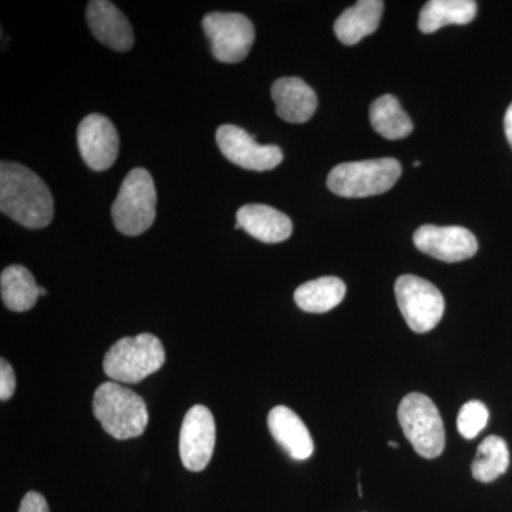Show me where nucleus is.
Wrapping results in <instances>:
<instances>
[{
    "instance_id": "obj_1",
    "label": "nucleus",
    "mask_w": 512,
    "mask_h": 512,
    "mask_svg": "<svg viewBox=\"0 0 512 512\" xmlns=\"http://www.w3.org/2000/svg\"><path fill=\"white\" fill-rule=\"evenodd\" d=\"M0 210L30 229L46 228L55 215L52 192L45 181L25 165L0 164Z\"/></svg>"
},
{
    "instance_id": "obj_2",
    "label": "nucleus",
    "mask_w": 512,
    "mask_h": 512,
    "mask_svg": "<svg viewBox=\"0 0 512 512\" xmlns=\"http://www.w3.org/2000/svg\"><path fill=\"white\" fill-rule=\"evenodd\" d=\"M93 412L104 431L114 439H136L146 431V403L137 393L120 386L119 383L107 382L97 387Z\"/></svg>"
},
{
    "instance_id": "obj_3",
    "label": "nucleus",
    "mask_w": 512,
    "mask_h": 512,
    "mask_svg": "<svg viewBox=\"0 0 512 512\" xmlns=\"http://www.w3.org/2000/svg\"><path fill=\"white\" fill-rule=\"evenodd\" d=\"M157 191L146 168H134L121 184L111 207V218L117 231L127 237L144 234L156 221Z\"/></svg>"
},
{
    "instance_id": "obj_4",
    "label": "nucleus",
    "mask_w": 512,
    "mask_h": 512,
    "mask_svg": "<svg viewBox=\"0 0 512 512\" xmlns=\"http://www.w3.org/2000/svg\"><path fill=\"white\" fill-rule=\"evenodd\" d=\"M165 363L160 339L150 333L123 338L104 356V373L116 383H140L158 372Z\"/></svg>"
},
{
    "instance_id": "obj_5",
    "label": "nucleus",
    "mask_w": 512,
    "mask_h": 512,
    "mask_svg": "<svg viewBox=\"0 0 512 512\" xmlns=\"http://www.w3.org/2000/svg\"><path fill=\"white\" fill-rule=\"evenodd\" d=\"M400 175L402 165L390 157L343 163L330 171L328 187L343 198L373 197L389 191Z\"/></svg>"
},
{
    "instance_id": "obj_6",
    "label": "nucleus",
    "mask_w": 512,
    "mask_h": 512,
    "mask_svg": "<svg viewBox=\"0 0 512 512\" xmlns=\"http://www.w3.org/2000/svg\"><path fill=\"white\" fill-rule=\"evenodd\" d=\"M400 426L414 450L424 458H437L446 447V431L439 409L430 397L410 393L399 406Z\"/></svg>"
},
{
    "instance_id": "obj_7",
    "label": "nucleus",
    "mask_w": 512,
    "mask_h": 512,
    "mask_svg": "<svg viewBox=\"0 0 512 512\" xmlns=\"http://www.w3.org/2000/svg\"><path fill=\"white\" fill-rule=\"evenodd\" d=\"M397 305L409 328L416 333L430 332L443 318L444 298L426 279L402 275L394 285Z\"/></svg>"
},
{
    "instance_id": "obj_8",
    "label": "nucleus",
    "mask_w": 512,
    "mask_h": 512,
    "mask_svg": "<svg viewBox=\"0 0 512 512\" xmlns=\"http://www.w3.org/2000/svg\"><path fill=\"white\" fill-rule=\"evenodd\" d=\"M202 29L210 40L212 56L221 63L242 62L254 45V25L241 13H208Z\"/></svg>"
},
{
    "instance_id": "obj_9",
    "label": "nucleus",
    "mask_w": 512,
    "mask_h": 512,
    "mask_svg": "<svg viewBox=\"0 0 512 512\" xmlns=\"http://www.w3.org/2000/svg\"><path fill=\"white\" fill-rule=\"evenodd\" d=\"M217 144L227 160L245 170H274L284 160L281 148L256 143L251 134L234 124L218 128Z\"/></svg>"
},
{
    "instance_id": "obj_10",
    "label": "nucleus",
    "mask_w": 512,
    "mask_h": 512,
    "mask_svg": "<svg viewBox=\"0 0 512 512\" xmlns=\"http://www.w3.org/2000/svg\"><path fill=\"white\" fill-rule=\"evenodd\" d=\"M215 447L214 416L202 404L185 414L180 433V457L184 467L200 473L210 463Z\"/></svg>"
},
{
    "instance_id": "obj_11",
    "label": "nucleus",
    "mask_w": 512,
    "mask_h": 512,
    "mask_svg": "<svg viewBox=\"0 0 512 512\" xmlns=\"http://www.w3.org/2000/svg\"><path fill=\"white\" fill-rule=\"evenodd\" d=\"M77 146L87 167L106 171L113 167L119 156L120 138L107 117L90 114L77 128Z\"/></svg>"
},
{
    "instance_id": "obj_12",
    "label": "nucleus",
    "mask_w": 512,
    "mask_h": 512,
    "mask_svg": "<svg viewBox=\"0 0 512 512\" xmlns=\"http://www.w3.org/2000/svg\"><path fill=\"white\" fill-rule=\"evenodd\" d=\"M414 245L423 254L444 262H460L473 258L478 251L477 238L467 228L451 225H423L414 232Z\"/></svg>"
},
{
    "instance_id": "obj_13",
    "label": "nucleus",
    "mask_w": 512,
    "mask_h": 512,
    "mask_svg": "<svg viewBox=\"0 0 512 512\" xmlns=\"http://www.w3.org/2000/svg\"><path fill=\"white\" fill-rule=\"evenodd\" d=\"M87 23L101 45L116 52H127L134 46V33L124 13L107 0H93L87 6Z\"/></svg>"
},
{
    "instance_id": "obj_14",
    "label": "nucleus",
    "mask_w": 512,
    "mask_h": 512,
    "mask_svg": "<svg viewBox=\"0 0 512 512\" xmlns=\"http://www.w3.org/2000/svg\"><path fill=\"white\" fill-rule=\"evenodd\" d=\"M276 114L292 124L306 123L318 109V97L308 83L299 77H281L272 84Z\"/></svg>"
},
{
    "instance_id": "obj_15",
    "label": "nucleus",
    "mask_w": 512,
    "mask_h": 512,
    "mask_svg": "<svg viewBox=\"0 0 512 512\" xmlns=\"http://www.w3.org/2000/svg\"><path fill=\"white\" fill-rule=\"evenodd\" d=\"M237 224L251 237L265 244L284 242L291 237L293 231L288 215L262 204H249L239 208Z\"/></svg>"
},
{
    "instance_id": "obj_16",
    "label": "nucleus",
    "mask_w": 512,
    "mask_h": 512,
    "mask_svg": "<svg viewBox=\"0 0 512 512\" xmlns=\"http://www.w3.org/2000/svg\"><path fill=\"white\" fill-rule=\"evenodd\" d=\"M268 427L276 443L296 461H305L312 456L315 444L308 427L293 410L276 406L268 416Z\"/></svg>"
},
{
    "instance_id": "obj_17",
    "label": "nucleus",
    "mask_w": 512,
    "mask_h": 512,
    "mask_svg": "<svg viewBox=\"0 0 512 512\" xmlns=\"http://www.w3.org/2000/svg\"><path fill=\"white\" fill-rule=\"evenodd\" d=\"M384 3L380 0H360L336 19L335 35L343 45H357L373 35L382 20Z\"/></svg>"
},
{
    "instance_id": "obj_18",
    "label": "nucleus",
    "mask_w": 512,
    "mask_h": 512,
    "mask_svg": "<svg viewBox=\"0 0 512 512\" xmlns=\"http://www.w3.org/2000/svg\"><path fill=\"white\" fill-rule=\"evenodd\" d=\"M477 15L473 0H430L420 12L419 29L430 35L448 25H467Z\"/></svg>"
},
{
    "instance_id": "obj_19",
    "label": "nucleus",
    "mask_w": 512,
    "mask_h": 512,
    "mask_svg": "<svg viewBox=\"0 0 512 512\" xmlns=\"http://www.w3.org/2000/svg\"><path fill=\"white\" fill-rule=\"evenodd\" d=\"M346 285L335 276H323L299 286L295 291L296 305L308 313H326L345 299Z\"/></svg>"
},
{
    "instance_id": "obj_20",
    "label": "nucleus",
    "mask_w": 512,
    "mask_h": 512,
    "mask_svg": "<svg viewBox=\"0 0 512 512\" xmlns=\"http://www.w3.org/2000/svg\"><path fill=\"white\" fill-rule=\"evenodd\" d=\"M2 301L13 312H26L36 305L40 298V286L35 276L22 265L8 266L0 276Z\"/></svg>"
},
{
    "instance_id": "obj_21",
    "label": "nucleus",
    "mask_w": 512,
    "mask_h": 512,
    "mask_svg": "<svg viewBox=\"0 0 512 512\" xmlns=\"http://www.w3.org/2000/svg\"><path fill=\"white\" fill-rule=\"evenodd\" d=\"M370 124L386 140H403L413 131V121L392 94H384L370 106Z\"/></svg>"
},
{
    "instance_id": "obj_22",
    "label": "nucleus",
    "mask_w": 512,
    "mask_h": 512,
    "mask_svg": "<svg viewBox=\"0 0 512 512\" xmlns=\"http://www.w3.org/2000/svg\"><path fill=\"white\" fill-rule=\"evenodd\" d=\"M508 467H510V450L507 443L501 437L490 436L478 446L471 471L477 481L487 484L503 476Z\"/></svg>"
},
{
    "instance_id": "obj_23",
    "label": "nucleus",
    "mask_w": 512,
    "mask_h": 512,
    "mask_svg": "<svg viewBox=\"0 0 512 512\" xmlns=\"http://www.w3.org/2000/svg\"><path fill=\"white\" fill-rule=\"evenodd\" d=\"M488 417H490V413H488L487 406L484 403L478 402V400H471V402L464 404L460 409V413H458V433L464 439H474L487 426Z\"/></svg>"
},
{
    "instance_id": "obj_24",
    "label": "nucleus",
    "mask_w": 512,
    "mask_h": 512,
    "mask_svg": "<svg viewBox=\"0 0 512 512\" xmlns=\"http://www.w3.org/2000/svg\"><path fill=\"white\" fill-rule=\"evenodd\" d=\"M16 376L8 360H0V399L6 402L15 394Z\"/></svg>"
},
{
    "instance_id": "obj_25",
    "label": "nucleus",
    "mask_w": 512,
    "mask_h": 512,
    "mask_svg": "<svg viewBox=\"0 0 512 512\" xmlns=\"http://www.w3.org/2000/svg\"><path fill=\"white\" fill-rule=\"evenodd\" d=\"M19 512H50V510L42 494L30 491L23 497Z\"/></svg>"
},
{
    "instance_id": "obj_26",
    "label": "nucleus",
    "mask_w": 512,
    "mask_h": 512,
    "mask_svg": "<svg viewBox=\"0 0 512 512\" xmlns=\"http://www.w3.org/2000/svg\"><path fill=\"white\" fill-rule=\"evenodd\" d=\"M505 136L512 147V103L504 117Z\"/></svg>"
},
{
    "instance_id": "obj_27",
    "label": "nucleus",
    "mask_w": 512,
    "mask_h": 512,
    "mask_svg": "<svg viewBox=\"0 0 512 512\" xmlns=\"http://www.w3.org/2000/svg\"><path fill=\"white\" fill-rule=\"evenodd\" d=\"M47 295V291L45 288H40V296H46Z\"/></svg>"
},
{
    "instance_id": "obj_28",
    "label": "nucleus",
    "mask_w": 512,
    "mask_h": 512,
    "mask_svg": "<svg viewBox=\"0 0 512 512\" xmlns=\"http://www.w3.org/2000/svg\"><path fill=\"white\" fill-rule=\"evenodd\" d=\"M389 446H390V447L397 448V447H399V444L394 443V441H389Z\"/></svg>"
},
{
    "instance_id": "obj_29",
    "label": "nucleus",
    "mask_w": 512,
    "mask_h": 512,
    "mask_svg": "<svg viewBox=\"0 0 512 512\" xmlns=\"http://www.w3.org/2000/svg\"><path fill=\"white\" fill-rule=\"evenodd\" d=\"M420 165H421L420 161H414V163H413V167H416V168L420 167Z\"/></svg>"
}]
</instances>
